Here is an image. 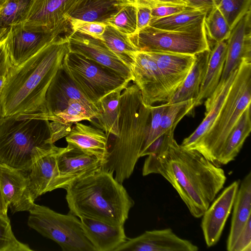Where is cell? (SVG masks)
<instances>
[{
    "instance_id": "obj_21",
    "label": "cell",
    "mask_w": 251,
    "mask_h": 251,
    "mask_svg": "<svg viewBox=\"0 0 251 251\" xmlns=\"http://www.w3.org/2000/svg\"><path fill=\"white\" fill-rule=\"evenodd\" d=\"M65 138L68 146L96 157L102 165L104 163L108 154V136L101 129L77 122Z\"/></svg>"
},
{
    "instance_id": "obj_50",
    "label": "cell",
    "mask_w": 251,
    "mask_h": 251,
    "mask_svg": "<svg viewBox=\"0 0 251 251\" xmlns=\"http://www.w3.org/2000/svg\"><path fill=\"white\" fill-rule=\"evenodd\" d=\"M6 77V75L0 74V97L4 87Z\"/></svg>"
},
{
    "instance_id": "obj_4",
    "label": "cell",
    "mask_w": 251,
    "mask_h": 251,
    "mask_svg": "<svg viewBox=\"0 0 251 251\" xmlns=\"http://www.w3.org/2000/svg\"><path fill=\"white\" fill-rule=\"evenodd\" d=\"M113 175L101 168L71 183L65 189L69 213L124 225L134 201Z\"/></svg>"
},
{
    "instance_id": "obj_7",
    "label": "cell",
    "mask_w": 251,
    "mask_h": 251,
    "mask_svg": "<svg viewBox=\"0 0 251 251\" xmlns=\"http://www.w3.org/2000/svg\"><path fill=\"white\" fill-rule=\"evenodd\" d=\"M128 36L137 51L196 55L210 50L204 19L185 30H166L149 25Z\"/></svg>"
},
{
    "instance_id": "obj_48",
    "label": "cell",
    "mask_w": 251,
    "mask_h": 251,
    "mask_svg": "<svg viewBox=\"0 0 251 251\" xmlns=\"http://www.w3.org/2000/svg\"><path fill=\"white\" fill-rule=\"evenodd\" d=\"M188 6L193 8L206 9L209 12L215 5L214 0H187Z\"/></svg>"
},
{
    "instance_id": "obj_16",
    "label": "cell",
    "mask_w": 251,
    "mask_h": 251,
    "mask_svg": "<svg viewBox=\"0 0 251 251\" xmlns=\"http://www.w3.org/2000/svg\"><path fill=\"white\" fill-rule=\"evenodd\" d=\"M78 0H31L23 23L28 30L47 31L67 19L66 15Z\"/></svg>"
},
{
    "instance_id": "obj_25",
    "label": "cell",
    "mask_w": 251,
    "mask_h": 251,
    "mask_svg": "<svg viewBox=\"0 0 251 251\" xmlns=\"http://www.w3.org/2000/svg\"><path fill=\"white\" fill-rule=\"evenodd\" d=\"M226 250L232 251L239 234L251 217V173L240 182L234 203Z\"/></svg>"
},
{
    "instance_id": "obj_33",
    "label": "cell",
    "mask_w": 251,
    "mask_h": 251,
    "mask_svg": "<svg viewBox=\"0 0 251 251\" xmlns=\"http://www.w3.org/2000/svg\"><path fill=\"white\" fill-rule=\"evenodd\" d=\"M101 40L114 54L130 69L134 61V53L137 51L128 35L110 25H106Z\"/></svg>"
},
{
    "instance_id": "obj_28",
    "label": "cell",
    "mask_w": 251,
    "mask_h": 251,
    "mask_svg": "<svg viewBox=\"0 0 251 251\" xmlns=\"http://www.w3.org/2000/svg\"><path fill=\"white\" fill-rule=\"evenodd\" d=\"M95 118V116L80 102L71 101L66 109L47 118L50 121L51 142L54 144L65 137L75 123L83 120L91 122Z\"/></svg>"
},
{
    "instance_id": "obj_31",
    "label": "cell",
    "mask_w": 251,
    "mask_h": 251,
    "mask_svg": "<svg viewBox=\"0 0 251 251\" xmlns=\"http://www.w3.org/2000/svg\"><path fill=\"white\" fill-rule=\"evenodd\" d=\"M124 89H118L103 97L99 101L100 114L91 122L108 136L118 135L120 99Z\"/></svg>"
},
{
    "instance_id": "obj_39",
    "label": "cell",
    "mask_w": 251,
    "mask_h": 251,
    "mask_svg": "<svg viewBox=\"0 0 251 251\" xmlns=\"http://www.w3.org/2000/svg\"><path fill=\"white\" fill-rule=\"evenodd\" d=\"M14 235L9 219L0 216V251H31Z\"/></svg>"
},
{
    "instance_id": "obj_51",
    "label": "cell",
    "mask_w": 251,
    "mask_h": 251,
    "mask_svg": "<svg viewBox=\"0 0 251 251\" xmlns=\"http://www.w3.org/2000/svg\"><path fill=\"white\" fill-rule=\"evenodd\" d=\"M4 0H0V6Z\"/></svg>"
},
{
    "instance_id": "obj_45",
    "label": "cell",
    "mask_w": 251,
    "mask_h": 251,
    "mask_svg": "<svg viewBox=\"0 0 251 251\" xmlns=\"http://www.w3.org/2000/svg\"><path fill=\"white\" fill-rule=\"evenodd\" d=\"M193 8L185 5H165L151 9V18L157 19L171 16Z\"/></svg>"
},
{
    "instance_id": "obj_40",
    "label": "cell",
    "mask_w": 251,
    "mask_h": 251,
    "mask_svg": "<svg viewBox=\"0 0 251 251\" xmlns=\"http://www.w3.org/2000/svg\"><path fill=\"white\" fill-rule=\"evenodd\" d=\"M69 22L72 31L80 32L101 40L107 25L104 23L97 22Z\"/></svg>"
},
{
    "instance_id": "obj_29",
    "label": "cell",
    "mask_w": 251,
    "mask_h": 251,
    "mask_svg": "<svg viewBox=\"0 0 251 251\" xmlns=\"http://www.w3.org/2000/svg\"><path fill=\"white\" fill-rule=\"evenodd\" d=\"M210 50L196 55L195 62L183 82L172 96L169 103L195 100L198 96L204 78Z\"/></svg>"
},
{
    "instance_id": "obj_38",
    "label": "cell",
    "mask_w": 251,
    "mask_h": 251,
    "mask_svg": "<svg viewBox=\"0 0 251 251\" xmlns=\"http://www.w3.org/2000/svg\"><path fill=\"white\" fill-rule=\"evenodd\" d=\"M106 25L128 35L135 33L137 28L136 7L133 6L123 7L107 21Z\"/></svg>"
},
{
    "instance_id": "obj_22",
    "label": "cell",
    "mask_w": 251,
    "mask_h": 251,
    "mask_svg": "<svg viewBox=\"0 0 251 251\" xmlns=\"http://www.w3.org/2000/svg\"><path fill=\"white\" fill-rule=\"evenodd\" d=\"M79 218L83 232L95 251H115L128 239L124 225H113L86 217Z\"/></svg>"
},
{
    "instance_id": "obj_9",
    "label": "cell",
    "mask_w": 251,
    "mask_h": 251,
    "mask_svg": "<svg viewBox=\"0 0 251 251\" xmlns=\"http://www.w3.org/2000/svg\"><path fill=\"white\" fill-rule=\"evenodd\" d=\"M28 211V226L54 241L63 251H95L76 216L60 214L34 203Z\"/></svg>"
},
{
    "instance_id": "obj_37",
    "label": "cell",
    "mask_w": 251,
    "mask_h": 251,
    "mask_svg": "<svg viewBox=\"0 0 251 251\" xmlns=\"http://www.w3.org/2000/svg\"><path fill=\"white\" fill-rule=\"evenodd\" d=\"M207 36L215 43L227 40L231 30L225 19L215 6L204 18Z\"/></svg>"
},
{
    "instance_id": "obj_6",
    "label": "cell",
    "mask_w": 251,
    "mask_h": 251,
    "mask_svg": "<svg viewBox=\"0 0 251 251\" xmlns=\"http://www.w3.org/2000/svg\"><path fill=\"white\" fill-rule=\"evenodd\" d=\"M251 103V61L243 59L217 117L207 131L190 150L198 151L217 166L227 138Z\"/></svg>"
},
{
    "instance_id": "obj_32",
    "label": "cell",
    "mask_w": 251,
    "mask_h": 251,
    "mask_svg": "<svg viewBox=\"0 0 251 251\" xmlns=\"http://www.w3.org/2000/svg\"><path fill=\"white\" fill-rule=\"evenodd\" d=\"M209 12L206 9L190 8L165 17L151 19L149 25L166 30H182L195 27Z\"/></svg>"
},
{
    "instance_id": "obj_17",
    "label": "cell",
    "mask_w": 251,
    "mask_h": 251,
    "mask_svg": "<svg viewBox=\"0 0 251 251\" xmlns=\"http://www.w3.org/2000/svg\"><path fill=\"white\" fill-rule=\"evenodd\" d=\"M197 246L176 234L170 228L148 230L127 240L115 251H197Z\"/></svg>"
},
{
    "instance_id": "obj_43",
    "label": "cell",
    "mask_w": 251,
    "mask_h": 251,
    "mask_svg": "<svg viewBox=\"0 0 251 251\" xmlns=\"http://www.w3.org/2000/svg\"><path fill=\"white\" fill-rule=\"evenodd\" d=\"M175 129H170L160 135L144 151L142 157L151 154H159L165 151L174 139Z\"/></svg>"
},
{
    "instance_id": "obj_46",
    "label": "cell",
    "mask_w": 251,
    "mask_h": 251,
    "mask_svg": "<svg viewBox=\"0 0 251 251\" xmlns=\"http://www.w3.org/2000/svg\"><path fill=\"white\" fill-rule=\"evenodd\" d=\"M151 8L145 7H136L137 28L136 32L149 25L151 18Z\"/></svg>"
},
{
    "instance_id": "obj_8",
    "label": "cell",
    "mask_w": 251,
    "mask_h": 251,
    "mask_svg": "<svg viewBox=\"0 0 251 251\" xmlns=\"http://www.w3.org/2000/svg\"><path fill=\"white\" fill-rule=\"evenodd\" d=\"M62 68L99 109V101L103 97L118 89H125L130 82L114 71L69 51L64 57Z\"/></svg>"
},
{
    "instance_id": "obj_2",
    "label": "cell",
    "mask_w": 251,
    "mask_h": 251,
    "mask_svg": "<svg viewBox=\"0 0 251 251\" xmlns=\"http://www.w3.org/2000/svg\"><path fill=\"white\" fill-rule=\"evenodd\" d=\"M69 51L67 35H60L25 62L12 66L0 97V119L44 114L48 89Z\"/></svg>"
},
{
    "instance_id": "obj_15",
    "label": "cell",
    "mask_w": 251,
    "mask_h": 251,
    "mask_svg": "<svg viewBox=\"0 0 251 251\" xmlns=\"http://www.w3.org/2000/svg\"><path fill=\"white\" fill-rule=\"evenodd\" d=\"M58 176L51 191L66 189L74 180L85 176L101 168V162L96 157L75 148H61L57 157Z\"/></svg>"
},
{
    "instance_id": "obj_18",
    "label": "cell",
    "mask_w": 251,
    "mask_h": 251,
    "mask_svg": "<svg viewBox=\"0 0 251 251\" xmlns=\"http://www.w3.org/2000/svg\"><path fill=\"white\" fill-rule=\"evenodd\" d=\"M146 52L154 61L159 69L170 100L191 70L195 61L196 55L161 52Z\"/></svg>"
},
{
    "instance_id": "obj_36",
    "label": "cell",
    "mask_w": 251,
    "mask_h": 251,
    "mask_svg": "<svg viewBox=\"0 0 251 251\" xmlns=\"http://www.w3.org/2000/svg\"><path fill=\"white\" fill-rule=\"evenodd\" d=\"M214 1L231 30L251 10V0H214Z\"/></svg>"
},
{
    "instance_id": "obj_42",
    "label": "cell",
    "mask_w": 251,
    "mask_h": 251,
    "mask_svg": "<svg viewBox=\"0 0 251 251\" xmlns=\"http://www.w3.org/2000/svg\"><path fill=\"white\" fill-rule=\"evenodd\" d=\"M121 7L133 6L151 9L165 5H188L187 0H119Z\"/></svg>"
},
{
    "instance_id": "obj_24",
    "label": "cell",
    "mask_w": 251,
    "mask_h": 251,
    "mask_svg": "<svg viewBox=\"0 0 251 251\" xmlns=\"http://www.w3.org/2000/svg\"><path fill=\"white\" fill-rule=\"evenodd\" d=\"M237 70L225 80L220 81L213 93L206 99L205 117L195 131L184 139L180 145L183 148L190 150L211 127L226 99Z\"/></svg>"
},
{
    "instance_id": "obj_11",
    "label": "cell",
    "mask_w": 251,
    "mask_h": 251,
    "mask_svg": "<svg viewBox=\"0 0 251 251\" xmlns=\"http://www.w3.org/2000/svg\"><path fill=\"white\" fill-rule=\"evenodd\" d=\"M132 81L141 92L144 103L167 102L169 97L164 80L154 61L144 51H136L130 68Z\"/></svg>"
},
{
    "instance_id": "obj_5",
    "label": "cell",
    "mask_w": 251,
    "mask_h": 251,
    "mask_svg": "<svg viewBox=\"0 0 251 251\" xmlns=\"http://www.w3.org/2000/svg\"><path fill=\"white\" fill-rule=\"evenodd\" d=\"M57 148L51 142L50 121L40 113L0 119V164L29 171L36 160Z\"/></svg>"
},
{
    "instance_id": "obj_34",
    "label": "cell",
    "mask_w": 251,
    "mask_h": 251,
    "mask_svg": "<svg viewBox=\"0 0 251 251\" xmlns=\"http://www.w3.org/2000/svg\"><path fill=\"white\" fill-rule=\"evenodd\" d=\"M31 0H4L0 6V42L12 25L23 23Z\"/></svg>"
},
{
    "instance_id": "obj_30",
    "label": "cell",
    "mask_w": 251,
    "mask_h": 251,
    "mask_svg": "<svg viewBox=\"0 0 251 251\" xmlns=\"http://www.w3.org/2000/svg\"><path fill=\"white\" fill-rule=\"evenodd\" d=\"M251 131V105L243 112L227 138L217 160L221 167L233 161L241 150Z\"/></svg>"
},
{
    "instance_id": "obj_35",
    "label": "cell",
    "mask_w": 251,
    "mask_h": 251,
    "mask_svg": "<svg viewBox=\"0 0 251 251\" xmlns=\"http://www.w3.org/2000/svg\"><path fill=\"white\" fill-rule=\"evenodd\" d=\"M165 108L161 121L160 135L170 129H175L179 122L186 115L192 114L194 100L169 103Z\"/></svg>"
},
{
    "instance_id": "obj_26",
    "label": "cell",
    "mask_w": 251,
    "mask_h": 251,
    "mask_svg": "<svg viewBox=\"0 0 251 251\" xmlns=\"http://www.w3.org/2000/svg\"><path fill=\"white\" fill-rule=\"evenodd\" d=\"M122 7L119 0H78L66 18L69 21L97 22L106 25Z\"/></svg>"
},
{
    "instance_id": "obj_12",
    "label": "cell",
    "mask_w": 251,
    "mask_h": 251,
    "mask_svg": "<svg viewBox=\"0 0 251 251\" xmlns=\"http://www.w3.org/2000/svg\"><path fill=\"white\" fill-rule=\"evenodd\" d=\"M76 100L85 106L96 119L100 114L97 106L90 101L77 88L62 67L51 82L46 95L45 119L66 109L71 101Z\"/></svg>"
},
{
    "instance_id": "obj_1",
    "label": "cell",
    "mask_w": 251,
    "mask_h": 251,
    "mask_svg": "<svg viewBox=\"0 0 251 251\" xmlns=\"http://www.w3.org/2000/svg\"><path fill=\"white\" fill-rule=\"evenodd\" d=\"M142 175L159 174L174 187L190 214L199 218L223 188L224 170L195 150H188L174 139L168 149L147 155Z\"/></svg>"
},
{
    "instance_id": "obj_20",
    "label": "cell",
    "mask_w": 251,
    "mask_h": 251,
    "mask_svg": "<svg viewBox=\"0 0 251 251\" xmlns=\"http://www.w3.org/2000/svg\"><path fill=\"white\" fill-rule=\"evenodd\" d=\"M22 171L0 164V187L6 205L12 213L29 211L34 202L27 191V178Z\"/></svg>"
},
{
    "instance_id": "obj_23",
    "label": "cell",
    "mask_w": 251,
    "mask_h": 251,
    "mask_svg": "<svg viewBox=\"0 0 251 251\" xmlns=\"http://www.w3.org/2000/svg\"><path fill=\"white\" fill-rule=\"evenodd\" d=\"M61 149L57 147L33 163L27 176V191L33 201L41 195L51 191L58 176L56 157Z\"/></svg>"
},
{
    "instance_id": "obj_27",
    "label": "cell",
    "mask_w": 251,
    "mask_h": 251,
    "mask_svg": "<svg viewBox=\"0 0 251 251\" xmlns=\"http://www.w3.org/2000/svg\"><path fill=\"white\" fill-rule=\"evenodd\" d=\"M227 40L215 44L210 52L206 72L202 81L199 95L194 100V108L202 104L209 97L219 83L225 63Z\"/></svg>"
},
{
    "instance_id": "obj_44",
    "label": "cell",
    "mask_w": 251,
    "mask_h": 251,
    "mask_svg": "<svg viewBox=\"0 0 251 251\" xmlns=\"http://www.w3.org/2000/svg\"><path fill=\"white\" fill-rule=\"evenodd\" d=\"M251 251V217L238 235L232 251Z\"/></svg>"
},
{
    "instance_id": "obj_19",
    "label": "cell",
    "mask_w": 251,
    "mask_h": 251,
    "mask_svg": "<svg viewBox=\"0 0 251 251\" xmlns=\"http://www.w3.org/2000/svg\"><path fill=\"white\" fill-rule=\"evenodd\" d=\"M243 59L251 61V10L231 29L227 40L226 58L220 81L237 69Z\"/></svg>"
},
{
    "instance_id": "obj_13",
    "label": "cell",
    "mask_w": 251,
    "mask_h": 251,
    "mask_svg": "<svg viewBox=\"0 0 251 251\" xmlns=\"http://www.w3.org/2000/svg\"><path fill=\"white\" fill-rule=\"evenodd\" d=\"M69 52L76 53L110 69L131 81L130 69L106 46L103 41L76 31L67 34Z\"/></svg>"
},
{
    "instance_id": "obj_14",
    "label": "cell",
    "mask_w": 251,
    "mask_h": 251,
    "mask_svg": "<svg viewBox=\"0 0 251 251\" xmlns=\"http://www.w3.org/2000/svg\"><path fill=\"white\" fill-rule=\"evenodd\" d=\"M240 180L226 187L210 204L202 216L201 227L208 247L219 241L226 222L231 213Z\"/></svg>"
},
{
    "instance_id": "obj_47",
    "label": "cell",
    "mask_w": 251,
    "mask_h": 251,
    "mask_svg": "<svg viewBox=\"0 0 251 251\" xmlns=\"http://www.w3.org/2000/svg\"><path fill=\"white\" fill-rule=\"evenodd\" d=\"M12 64L7 52L5 39L0 42V74L7 75Z\"/></svg>"
},
{
    "instance_id": "obj_49",
    "label": "cell",
    "mask_w": 251,
    "mask_h": 251,
    "mask_svg": "<svg viewBox=\"0 0 251 251\" xmlns=\"http://www.w3.org/2000/svg\"><path fill=\"white\" fill-rule=\"evenodd\" d=\"M8 207L3 200L0 187V216L6 219H9L7 216Z\"/></svg>"
},
{
    "instance_id": "obj_3",
    "label": "cell",
    "mask_w": 251,
    "mask_h": 251,
    "mask_svg": "<svg viewBox=\"0 0 251 251\" xmlns=\"http://www.w3.org/2000/svg\"><path fill=\"white\" fill-rule=\"evenodd\" d=\"M134 83L122 92L119 102V132L108 147L101 169L115 173L120 183L129 178L146 148L151 115Z\"/></svg>"
},
{
    "instance_id": "obj_41",
    "label": "cell",
    "mask_w": 251,
    "mask_h": 251,
    "mask_svg": "<svg viewBox=\"0 0 251 251\" xmlns=\"http://www.w3.org/2000/svg\"><path fill=\"white\" fill-rule=\"evenodd\" d=\"M167 104V103L165 102L158 106H150L151 118L146 149L154 140L160 135V128L161 118Z\"/></svg>"
},
{
    "instance_id": "obj_10",
    "label": "cell",
    "mask_w": 251,
    "mask_h": 251,
    "mask_svg": "<svg viewBox=\"0 0 251 251\" xmlns=\"http://www.w3.org/2000/svg\"><path fill=\"white\" fill-rule=\"evenodd\" d=\"M68 19L47 31L28 30L23 23L12 26L5 38L6 47L12 66H17L35 54L59 36L68 32Z\"/></svg>"
}]
</instances>
